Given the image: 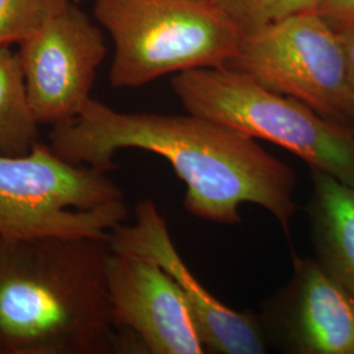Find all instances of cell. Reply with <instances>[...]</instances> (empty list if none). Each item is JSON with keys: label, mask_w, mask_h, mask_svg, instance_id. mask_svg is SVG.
<instances>
[{"label": "cell", "mask_w": 354, "mask_h": 354, "mask_svg": "<svg viewBox=\"0 0 354 354\" xmlns=\"http://www.w3.org/2000/svg\"><path fill=\"white\" fill-rule=\"evenodd\" d=\"M206 1H213V0H206Z\"/></svg>", "instance_id": "cell-17"}, {"label": "cell", "mask_w": 354, "mask_h": 354, "mask_svg": "<svg viewBox=\"0 0 354 354\" xmlns=\"http://www.w3.org/2000/svg\"><path fill=\"white\" fill-rule=\"evenodd\" d=\"M77 0H0V48L20 44Z\"/></svg>", "instance_id": "cell-13"}, {"label": "cell", "mask_w": 354, "mask_h": 354, "mask_svg": "<svg viewBox=\"0 0 354 354\" xmlns=\"http://www.w3.org/2000/svg\"><path fill=\"white\" fill-rule=\"evenodd\" d=\"M93 16L113 41L109 79L114 88L226 66L243 37L206 0H95Z\"/></svg>", "instance_id": "cell-4"}, {"label": "cell", "mask_w": 354, "mask_h": 354, "mask_svg": "<svg viewBox=\"0 0 354 354\" xmlns=\"http://www.w3.org/2000/svg\"><path fill=\"white\" fill-rule=\"evenodd\" d=\"M171 87L188 113L272 142L297 155L311 171L354 187L352 129L227 66L178 73Z\"/></svg>", "instance_id": "cell-3"}, {"label": "cell", "mask_w": 354, "mask_h": 354, "mask_svg": "<svg viewBox=\"0 0 354 354\" xmlns=\"http://www.w3.org/2000/svg\"><path fill=\"white\" fill-rule=\"evenodd\" d=\"M104 238L0 236V354L137 353L111 304Z\"/></svg>", "instance_id": "cell-2"}, {"label": "cell", "mask_w": 354, "mask_h": 354, "mask_svg": "<svg viewBox=\"0 0 354 354\" xmlns=\"http://www.w3.org/2000/svg\"><path fill=\"white\" fill-rule=\"evenodd\" d=\"M49 142L66 160L104 172L117 167L121 150L165 158L187 185V212L207 222L239 225V206L253 203L289 235L298 212L290 165L254 138L194 114L124 113L91 99L74 121L51 127Z\"/></svg>", "instance_id": "cell-1"}, {"label": "cell", "mask_w": 354, "mask_h": 354, "mask_svg": "<svg viewBox=\"0 0 354 354\" xmlns=\"http://www.w3.org/2000/svg\"><path fill=\"white\" fill-rule=\"evenodd\" d=\"M134 215L133 225L120 223L108 234L112 251L150 260L176 281L189 304L206 353H266L270 344L260 314L235 311L203 288L180 257L155 203L140 201Z\"/></svg>", "instance_id": "cell-8"}, {"label": "cell", "mask_w": 354, "mask_h": 354, "mask_svg": "<svg viewBox=\"0 0 354 354\" xmlns=\"http://www.w3.org/2000/svg\"><path fill=\"white\" fill-rule=\"evenodd\" d=\"M317 0H213L243 35L298 13L315 11Z\"/></svg>", "instance_id": "cell-14"}, {"label": "cell", "mask_w": 354, "mask_h": 354, "mask_svg": "<svg viewBox=\"0 0 354 354\" xmlns=\"http://www.w3.org/2000/svg\"><path fill=\"white\" fill-rule=\"evenodd\" d=\"M106 279L114 320L138 354H203L189 304L162 266L112 251Z\"/></svg>", "instance_id": "cell-9"}, {"label": "cell", "mask_w": 354, "mask_h": 354, "mask_svg": "<svg viewBox=\"0 0 354 354\" xmlns=\"http://www.w3.org/2000/svg\"><path fill=\"white\" fill-rule=\"evenodd\" d=\"M39 122L28 99L26 79L17 53L0 48V153L19 156L39 140Z\"/></svg>", "instance_id": "cell-12"}, {"label": "cell", "mask_w": 354, "mask_h": 354, "mask_svg": "<svg viewBox=\"0 0 354 354\" xmlns=\"http://www.w3.org/2000/svg\"><path fill=\"white\" fill-rule=\"evenodd\" d=\"M226 66L354 130V96L342 41L315 11L243 35Z\"/></svg>", "instance_id": "cell-6"}, {"label": "cell", "mask_w": 354, "mask_h": 354, "mask_svg": "<svg viewBox=\"0 0 354 354\" xmlns=\"http://www.w3.org/2000/svg\"><path fill=\"white\" fill-rule=\"evenodd\" d=\"M127 213L108 172L71 163L46 143L26 155L0 153V236L104 238Z\"/></svg>", "instance_id": "cell-5"}, {"label": "cell", "mask_w": 354, "mask_h": 354, "mask_svg": "<svg viewBox=\"0 0 354 354\" xmlns=\"http://www.w3.org/2000/svg\"><path fill=\"white\" fill-rule=\"evenodd\" d=\"M19 46L28 99L39 125L74 121L92 99L108 53L102 29L71 3Z\"/></svg>", "instance_id": "cell-7"}, {"label": "cell", "mask_w": 354, "mask_h": 354, "mask_svg": "<svg viewBox=\"0 0 354 354\" xmlns=\"http://www.w3.org/2000/svg\"><path fill=\"white\" fill-rule=\"evenodd\" d=\"M315 12L330 26L354 23V0H317Z\"/></svg>", "instance_id": "cell-15"}, {"label": "cell", "mask_w": 354, "mask_h": 354, "mask_svg": "<svg viewBox=\"0 0 354 354\" xmlns=\"http://www.w3.org/2000/svg\"><path fill=\"white\" fill-rule=\"evenodd\" d=\"M307 207L317 263L354 295V187L311 171Z\"/></svg>", "instance_id": "cell-11"}, {"label": "cell", "mask_w": 354, "mask_h": 354, "mask_svg": "<svg viewBox=\"0 0 354 354\" xmlns=\"http://www.w3.org/2000/svg\"><path fill=\"white\" fill-rule=\"evenodd\" d=\"M259 314L283 353L354 354V295L314 259L292 253L291 279Z\"/></svg>", "instance_id": "cell-10"}, {"label": "cell", "mask_w": 354, "mask_h": 354, "mask_svg": "<svg viewBox=\"0 0 354 354\" xmlns=\"http://www.w3.org/2000/svg\"><path fill=\"white\" fill-rule=\"evenodd\" d=\"M342 41L345 61H346V70L349 84L354 96V23L351 24H342V26H332Z\"/></svg>", "instance_id": "cell-16"}]
</instances>
